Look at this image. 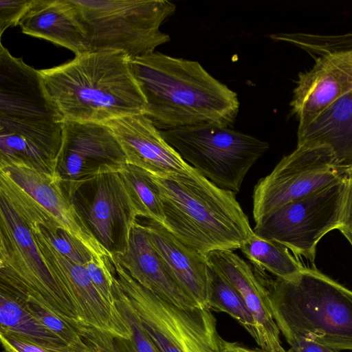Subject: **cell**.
Instances as JSON below:
<instances>
[{"label": "cell", "mask_w": 352, "mask_h": 352, "mask_svg": "<svg viewBox=\"0 0 352 352\" xmlns=\"http://www.w3.org/2000/svg\"><path fill=\"white\" fill-rule=\"evenodd\" d=\"M129 65L146 100L145 115L160 131L233 126L239 111L236 94L197 61L155 51Z\"/></svg>", "instance_id": "1"}, {"label": "cell", "mask_w": 352, "mask_h": 352, "mask_svg": "<svg viewBox=\"0 0 352 352\" xmlns=\"http://www.w3.org/2000/svg\"><path fill=\"white\" fill-rule=\"evenodd\" d=\"M65 120L39 70L0 45V164L56 176Z\"/></svg>", "instance_id": "2"}, {"label": "cell", "mask_w": 352, "mask_h": 352, "mask_svg": "<svg viewBox=\"0 0 352 352\" xmlns=\"http://www.w3.org/2000/svg\"><path fill=\"white\" fill-rule=\"evenodd\" d=\"M129 60L121 52H87L39 72L65 120L105 124L145 114L146 100Z\"/></svg>", "instance_id": "3"}, {"label": "cell", "mask_w": 352, "mask_h": 352, "mask_svg": "<svg viewBox=\"0 0 352 352\" xmlns=\"http://www.w3.org/2000/svg\"><path fill=\"white\" fill-rule=\"evenodd\" d=\"M152 177L162 204V226L199 253L207 256L216 250L240 249L254 234L236 193L197 170L167 179Z\"/></svg>", "instance_id": "4"}, {"label": "cell", "mask_w": 352, "mask_h": 352, "mask_svg": "<svg viewBox=\"0 0 352 352\" xmlns=\"http://www.w3.org/2000/svg\"><path fill=\"white\" fill-rule=\"evenodd\" d=\"M268 292L274 320L291 346L310 340L352 350V291L316 269L305 267L289 280L254 267Z\"/></svg>", "instance_id": "5"}, {"label": "cell", "mask_w": 352, "mask_h": 352, "mask_svg": "<svg viewBox=\"0 0 352 352\" xmlns=\"http://www.w3.org/2000/svg\"><path fill=\"white\" fill-rule=\"evenodd\" d=\"M87 33V52H121L129 60L170 41L160 28L175 11L166 0H74Z\"/></svg>", "instance_id": "6"}, {"label": "cell", "mask_w": 352, "mask_h": 352, "mask_svg": "<svg viewBox=\"0 0 352 352\" xmlns=\"http://www.w3.org/2000/svg\"><path fill=\"white\" fill-rule=\"evenodd\" d=\"M0 289L38 302L72 327L82 321L45 265L27 223L0 193Z\"/></svg>", "instance_id": "7"}, {"label": "cell", "mask_w": 352, "mask_h": 352, "mask_svg": "<svg viewBox=\"0 0 352 352\" xmlns=\"http://www.w3.org/2000/svg\"><path fill=\"white\" fill-rule=\"evenodd\" d=\"M115 280L161 352H226L217 320L208 308H179L144 287L116 261Z\"/></svg>", "instance_id": "8"}, {"label": "cell", "mask_w": 352, "mask_h": 352, "mask_svg": "<svg viewBox=\"0 0 352 352\" xmlns=\"http://www.w3.org/2000/svg\"><path fill=\"white\" fill-rule=\"evenodd\" d=\"M11 203L30 230L45 265L69 296L82 322L97 339L100 352H113L116 339L130 340L131 332L124 317L118 307L100 296L85 266L63 255L47 238L28 195L17 192Z\"/></svg>", "instance_id": "9"}, {"label": "cell", "mask_w": 352, "mask_h": 352, "mask_svg": "<svg viewBox=\"0 0 352 352\" xmlns=\"http://www.w3.org/2000/svg\"><path fill=\"white\" fill-rule=\"evenodd\" d=\"M161 133L201 175L236 193L249 170L269 148L265 141L217 124L164 130Z\"/></svg>", "instance_id": "10"}, {"label": "cell", "mask_w": 352, "mask_h": 352, "mask_svg": "<svg viewBox=\"0 0 352 352\" xmlns=\"http://www.w3.org/2000/svg\"><path fill=\"white\" fill-rule=\"evenodd\" d=\"M346 178L279 208L256 223L254 234L314 263L320 240L340 226Z\"/></svg>", "instance_id": "11"}, {"label": "cell", "mask_w": 352, "mask_h": 352, "mask_svg": "<svg viewBox=\"0 0 352 352\" xmlns=\"http://www.w3.org/2000/svg\"><path fill=\"white\" fill-rule=\"evenodd\" d=\"M331 149L322 145H297L273 170L255 185L252 214L256 223L284 205L345 179Z\"/></svg>", "instance_id": "12"}, {"label": "cell", "mask_w": 352, "mask_h": 352, "mask_svg": "<svg viewBox=\"0 0 352 352\" xmlns=\"http://www.w3.org/2000/svg\"><path fill=\"white\" fill-rule=\"evenodd\" d=\"M71 201L89 230L113 257L126 250L138 214L119 172L85 182Z\"/></svg>", "instance_id": "13"}, {"label": "cell", "mask_w": 352, "mask_h": 352, "mask_svg": "<svg viewBox=\"0 0 352 352\" xmlns=\"http://www.w3.org/2000/svg\"><path fill=\"white\" fill-rule=\"evenodd\" d=\"M126 164L125 154L106 124L65 120L56 176L70 200L85 182L118 173Z\"/></svg>", "instance_id": "14"}, {"label": "cell", "mask_w": 352, "mask_h": 352, "mask_svg": "<svg viewBox=\"0 0 352 352\" xmlns=\"http://www.w3.org/2000/svg\"><path fill=\"white\" fill-rule=\"evenodd\" d=\"M314 59L310 69L299 73L290 102L298 128L352 89V34L338 38L329 53Z\"/></svg>", "instance_id": "15"}, {"label": "cell", "mask_w": 352, "mask_h": 352, "mask_svg": "<svg viewBox=\"0 0 352 352\" xmlns=\"http://www.w3.org/2000/svg\"><path fill=\"white\" fill-rule=\"evenodd\" d=\"M105 124L121 146L126 164L162 179L191 175L197 171L165 140L145 114L120 117Z\"/></svg>", "instance_id": "16"}, {"label": "cell", "mask_w": 352, "mask_h": 352, "mask_svg": "<svg viewBox=\"0 0 352 352\" xmlns=\"http://www.w3.org/2000/svg\"><path fill=\"white\" fill-rule=\"evenodd\" d=\"M0 171L25 191L69 234L81 242L102 267H113V257L95 239L67 196L58 179L28 166L0 164Z\"/></svg>", "instance_id": "17"}, {"label": "cell", "mask_w": 352, "mask_h": 352, "mask_svg": "<svg viewBox=\"0 0 352 352\" xmlns=\"http://www.w3.org/2000/svg\"><path fill=\"white\" fill-rule=\"evenodd\" d=\"M208 263L238 290L252 314L260 349L265 352H286L281 344L280 330L274 320L267 288L254 267L232 250H216L207 255Z\"/></svg>", "instance_id": "18"}, {"label": "cell", "mask_w": 352, "mask_h": 352, "mask_svg": "<svg viewBox=\"0 0 352 352\" xmlns=\"http://www.w3.org/2000/svg\"><path fill=\"white\" fill-rule=\"evenodd\" d=\"M113 259L134 280L165 301L183 309L200 307L170 273L137 220L126 250L113 256Z\"/></svg>", "instance_id": "19"}, {"label": "cell", "mask_w": 352, "mask_h": 352, "mask_svg": "<svg viewBox=\"0 0 352 352\" xmlns=\"http://www.w3.org/2000/svg\"><path fill=\"white\" fill-rule=\"evenodd\" d=\"M137 221L181 287L199 306L207 308V256L182 243L159 223L142 217Z\"/></svg>", "instance_id": "20"}, {"label": "cell", "mask_w": 352, "mask_h": 352, "mask_svg": "<svg viewBox=\"0 0 352 352\" xmlns=\"http://www.w3.org/2000/svg\"><path fill=\"white\" fill-rule=\"evenodd\" d=\"M23 33L87 53V33L74 0H34L19 25Z\"/></svg>", "instance_id": "21"}, {"label": "cell", "mask_w": 352, "mask_h": 352, "mask_svg": "<svg viewBox=\"0 0 352 352\" xmlns=\"http://www.w3.org/2000/svg\"><path fill=\"white\" fill-rule=\"evenodd\" d=\"M297 145H322L332 151L336 166L352 173V89L305 126L298 128Z\"/></svg>", "instance_id": "22"}, {"label": "cell", "mask_w": 352, "mask_h": 352, "mask_svg": "<svg viewBox=\"0 0 352 352\" xmlns=\"http://www.w3.org/2000/svg\"><path fill=\"white\" fill-rule=\"evenodd\" d=\"M0 332L15 334L50 349H74L25 309L16 298L2 289Z\"/></svg>", "instance_id": "23"}, {"label": "cell", "mask_w": 352, "mask_h": 352, "mask_svg": "<svg viewBox=\"0 0 352 352\" xmlns=\"http://www.w3.org/2000/svg\"><path fill=\"white\" fill-rule=\"evenodd\" d=\"M240 250L253 267L268 272L278 278L291 279L305 267L287 247L255 234Z\"/></svg>", "instance_id": "24"}, {"label": "cell", "mask_w": 352, "mask_h": 352, "mask_svg": "<svg viewBox=\"0 0 352 352\" xmlns=\"http://www.w3.org/2000/svg\"><path fill=\"white\" fill-rule=\"evenodd\" d=\"M207 308L224 312L237 321L253 338L256 332L253 316L238 290L209 263Z\"/></svg>", "instance_id": "25"}, {"label": "cell", "mask_w": 352, "mask_h": 352, "mask_svg": "<svg viewBox=\"0 0 352 352\" xmlns=\"http://www.w3.org/2000/svg\"><path fill=\"white\" fill-rule=\"evenodd\" d=\"M138 214L162 225L164 216L158 188L152 175L137 166L126 164L119 172Z\"/></svg>", "instance_id": "26"}, {"label": "cell", "mask_w": 352, "mask_h": 352, "mask_svg": "<svg viewBox=\"0 0 352 352\" xmlns=\"http://www.w3.org/2000/svg\"><path fill=\"white\" fill-rule=\"evenodd\" d=\"M30 198L34 213L43 232L60 253L84 265L94 258L81 242L69 234L48 212L32 198Z\"/></svg>", "instance_id": "27"}, {"label": "cell", "mask_w": 352, "mask_h": 352, "mask_svg": "<svg viewBox=\"0 0 352 352\" xmlns=\"http://www.w3.org/2000/svg\"><path fill=\"white\" fill-rule=\"evenodd\" d=\"M12 296L16 298L25 309L58 336L71 348L78 352L94 351L74 328L50 309L32 299Z\"/></svg>", "instance_id": "28"}, {"label": "cell", "mask_w": 352, "mask_h": 352, "mask_svg": "<svg viewBox=\"0 0 352 352\" xmlns=\"http://www.w3.org/2000/svg\"><path fill=\"white\" fill-rule=\"evenodd\" d=\"M116 305L129 325L131 336L126 340L132 352H161L144 329L140 318L129 298L113 278Z\"/></svg>", "instance_id": "29"}, {"label": "cell", "mask_w": 352, "mask_h": 352, "mask_svg": "<svg viewBox=\"0 0 352 352\" xmlns=\"http://www.w3.org/2000/svg\"><path fill=\"white\" fill-rule=\"evenodd\" d=\"M85 266L92 283L100 296L110 305L118 307L113 292L114 267L112 270L102 267L94 258Z\"/></svg>", "instance_id": "30"}, {"label": "cell", "mask_w": 352, "mask_h": 352, "mask_svg": "<svg viewBox=\"0 0 352 352\" xmlns=\"http://www.w3.org/2000/svg\"><path fill=\"white\" fill-rule=\"evenodd\" d=\"M34 0H0V36L10 27L19 25Z\"/></svg>", "instance_id": "31"}, {"label": "cell", "mask_w": 352, "mask_h": 352, "mask_svg": "<svg viewBox=\"0 0 352 352\" xmlns=\"http://www.w3.org/2000/svg\"><path fill=\"white\" fill-rule=\"evenodd\" d=\"M0 340L4 352H78L50 349L12 333L0 332Z\"/></svg>", "instance_id": "32"}, {"label": "cell", "mask_w": 352, "mask_h": 352, "mask_svg": "<svg viewBox=\"0 0 352 352\" xmlns=\"http://www.w3.org/2000/svg\"><path fill=\"white\" fill-rule=\"evenodd\" d=\"M346 184L342 216L338 230L341 232L352 234V173L347 177Z\"/></svg>", "instance_id": "33"}, {"label": "cell", "mask_w": 352, "mask_h": 352, "mask_svg": "<svg viewBox=\"0 0 352 352\" xmlns=\"http://www.w3.org/2000/svg\"><path fill=\"white\" fill-rule=\"evenodd\" d=\"M288 352H339V351L321 345L316 342L300 340L290 346Z\"/></svg>", "instance_id": "34"}, {"label": "cell", "mask_w": 352, "mask_h": 352, "mask_svg": "<svg viewBox=\"0 0 352 352\" xmlns=\"http://www.w3.org/2000/svg\"><path fill=\"white\" fill-rule=\"evenodd\" d=\"M226 352H265L261 349H250L239 342H226ZM288 352V351H286Z\"/></svg>", "instance_id": "35"}, {"label": "cell", "mask_w": 352, "mask_h": 352, "mask_svg": "<svg viewBox=\"0 0 352 352\" xmlns=\"http://www.w3.org/2000/svg\"><path fill=\"white\" fill-rule=\"evenodd\" d=\"M343 235L346 238V239L349 241L351 245H352V234L349 232H342Z\"/></svg>", "instance_id": "36"}, {"label": "cell", "mask_w": 352, "mask_h": 352, "mask_svg": "<svg viewBox=\"0 0 352 352\" xmlns=\"http://www.w3.org/2000/svg\"><path fill=\"white\" fill-rule=\"evenodd\" d=\"M91 352H94V351H91Z\"/></svg>", "instance_id": "37"}]
</instances>
